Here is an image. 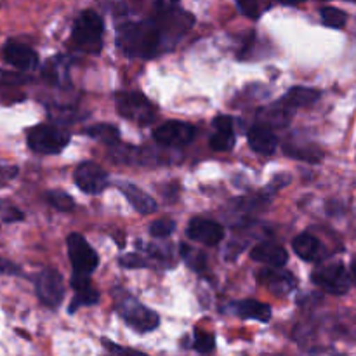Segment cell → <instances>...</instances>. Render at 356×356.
Here are the masks:
<instances>
[{
  "mask_svg": "<svg viewBox=\"0 0 356 356\" xmlns=\"http://www.w3.org/2000/svg\"><path fill=\"white\" fill-rule=\"evenodd\" d=\"M257 282L277 296H287L298 287V278L291 271L278 270V266H270L259 271Z\"/></svg>",
  "mask_w": 356,
  "mask_h": 356,
  "instance_id": "12",
  "label": "cell"
},
{
  "mask_svg": "<svg viewBox=\"0 0 356 356\" xmlns=\"http://www.w3.org/2000/svg\"><path fill=\"white\" fill-rule=\"evenodd\" d=\"M320 16H322V21L330 28H343L346 24V13H343L341 9H336V7H323L320 10Z\"/></svg>",
  "mask_w": 356,
  "mask_h": 356,
  "instance_id": "29",
  "label": "cell"
},
{
  "mask_svg": "<svg viewBox=\"0 0 356 356\" xmlns=\"http://www.w3.org/2000/svg\"><path fill=\"white\" fill-rule=\"evenodd\" d=\"M72 287L75 291V298H73L72 306H70V313H75L76 308H80V306H92L99 301V292L92 287L89 275L73 273Z\"/></svg>",
  "mask_w": 356,
  "mask_h": 356,
  "instance_id": "15",
  "label": "cell"
},
{
  "mask_svg": "<svg viewBox=\"0 0 356 356\" xmlns=\"http://www.w3.org/2000/svg\"><path fill=\"white\" fill-rule=\"evenodd\" d=\"M285 153L291 156H296V159H301V160H308V162L315 163L322 159V153H320L318 148L315 146H308V148H299V146L294 145H285Z\"/></svg>",
  "mask_w": 356,
  "mask_h": 356,
  "instance_id": "28",
  "label": "cell"
},
{
  "mask_svg": "<svg viewBox=\"0 0 356 356\" xmlns=\"http://www.w3.org/2000/svg\"><path fill=\"white\" fill-rule=\"evenodd\" d=\"M37 296L47 308H58L65 299V282L56 270H42L35 278Z\"/></svg>",
  "mask_w": 356,
  "mask_h": 356,
  "instance_id": "9",
  "label": "cell"
},
{
  "mask_svg": "<svg viewBox=\"0 0 356 356\" xmlns=\"http://www.w3.org/2000/svg\"><path fill=\"white\" fill-rule=\"evenodd\" d=\"M122 190V193L127 197V200L131 202V205L134 207V211H138L139 214H153L156 212V202L149 197L148 193L138 188L136 184L131 183H120L118 184Z\"/></svg>",
  "mask_w": 356,
  "mask_h": 356,
  "instance_id": "20",
  "label": "cell"
},
{
  "mask_svg": "<svg viewBox=\"0 0 356 356\" xmlns=\"http://www.w3.org/2000/svg\"><path fill=\"white\" fill-rule=\"evenodd\" d=\"M186 235L193 242L204 243V245L214 247L225 238V228L219 222L211 221V219H191L188 225Z\"/></svg>",
  "mask_w": 356,
  "mask_h": 356,
  "instance_id": "13",
  "label": "cell"
},
{
  "mask_svg": "<svg viewBox=\"0 0 356 356\" xmlns=\"http://www.w3.org/2000/svg\"><path fill=\"white\" fill-rule=\"evenodd\" d=\"M66 247H68V256L72 261V266L75 273L90 275L99 264L97 252L89 245L86 238L79 233H72L66 238Z\"/></svg>",
  "mask_w": 356,
  "mask_h": 356,
  "instance_id": "8",
  "label": "cell"
},
{
  "mask_svg": "<svg viewBox=\"0 0 356 356\" xmlns=\"http://www.w3.org/2000/svg\"><path fill=\"white\" fill-rule=\"evenodd\" d=\"M351 277L356 282V261H353V264H351Z\"/></svg>",
  "mask_w": 356,
  "mask_h": 356,
  "instance_id": "38",
  "label": "cell"
},
{
  "mask_svg": "<svg viewBox=\"0 0 356 356\" xmlns=\"http://www.w3.org/2000/svg\"><path fill=\"white\" fill-rule=\"evenodd\" d=\"M45 198H47V202L56 209V211L68 212L75 207V202H73V198L70 197L68 193H65V191L52 190L45 195Z\"/></svg>",
  "mask_w": 356,
  "mask_h": 356,
  "instance_id": "27",
  "label": "cell"
},
{
  "mask_svg": "<svg viewBox=\"0 0 356 356\" xmlns=\"http://www.w3.org/2000/svg\"><path fill=\"white\" fill-rule=\"evenodd\" d=\"M117 309L124 322L129 327H132L138 332H152L159 327L160 318L153 309L146 308L145 305L138 301V299L131 298V296L124 294L120 299H117Z\"/></svg>",
  "mask_w": 356,
  "mask_h": 356,
  "instance_id": "3",
  "label": "cell"
},
{
  "mask_svg": "<svg viewBox=\"0 0 356 356\" xmlns=\"http://www.w3.org/2000/svg\"><path fill=\"white\" fill-rule=\"evenodd\" d=\"M155 21L159 23L160 30H162L167 47H172L179 40L181 35H184L193 26L195 17L190 13H186V10L177 9V7H169V9L162 10Z\"/></svg>",
  "mask_w": 356,
  "mask_h": 356,
  "instance_id": "6",
  "label": "cell"
},
{
  "mask_svg": "<svg viewBox=\"0 0 356 356\" xmlns=\"http://www.w3.org/2000/svg\"><path fill=\"white\" fill-rule=\"evenodd\" d=\"M117 44L124 54L131 58H152L167 47L165 38L156 21L125 23L118 28Z\"/></svg>",
  "mask_w": 356,
  "mask_h": 356,
  "instance_id": "1",
  "label": "cell"
},
{
  "mask_svg": "<svg viewBox=\"0 0 356 356\" xmlns=\"http://www.w3.org/2000/svg\"><path fill=\"white\" fill-rule=\"evenodd\" d=\"M277 2H282V3H296V2H299V0H277Z\"/></svg>",
  "mask_w": 356,
  "mask_h": 356,
  "instance_id": "39",
  "label": "cell"
},
{
  "mask_svg": "<svg viewBox=\"0 0 356 356\" xmlns=\"http://www.w3.org/2000/svg\"><path fill=\"white\" fill-rule=\"evenodd\" d=\"M193 346L198 353H211L216 348V337L212 336V334L204 332V330H197V332H195Z\"/></svg>",
  "mask_w": 356,
  "mask_h": 356,
  "instance_id": "31",
  "label": "cell"
},
{
  "mask_svg": "<svg viewBox=\"0 0 356 356\" xmlns=\"http://www.w3.org/2000/svg\"><path fill=\"white\" fill-rule=\"evenodd\" d=\"M0 218L6 222H16L23 221L24 216L19 209H16L13 204H9V202H0Z\"/></svg>",
  "mask_w": 356,
  "mask_h": 356,
  "instance_id": "32",
  "label": "cell"
},
{
  "mask_svg": "<svg viewBox=\"0 0 356 356\" xmlns=\"http://www.w3.org/2000/svg\"><path fill=\"white\" fill-rule=\"evenodd\" d=\"M103 346L106 348L108 351H113V353H125V348H122V346H117V344L115 343H111V341H108V339H103Z\"/></svg>",
  "mask_w": 356,
  "mask_h": 356,
  "instance_id": "37",
  "label": "cell"
},
{
  "mask_svg": "<svg viewBox=\"0 0 356 356\" xmlns=\"http://www.w3.org/2000/svg\"><path fill=\"white\" fill-rule=\"evenodd\" d=\"M181 256L186 261V264L190 268H193L195 271H204L207 266V256H205L202 250L191 249L188 245H181Z\"/></svg>",
  "mask_w": 356,
  "mask_h": 356,
  "instance_id": "26",
  "label": "cell"
},
{
  "mask_svg": "<svg viewBox=\"0 0 356 356\" xmlns=\"http://www.w3.org/2000/svg\"><path fill=\"white\" fill-rule=\"evenodd\" d=\"M120 266L129 268V270H138V268H146L148 263L139 254H125L120 259Z\"/></svg>",
  "mask_w": 356,
  "mask_h": 356,
  "instance_id": "33",
  "label": "cell"
},
{
  "mask_svg": "<svg viewBox=\"0 0 356 356\" xmlns=\"http://www.w3.org/2000/svg\"><path fill=\"white\" fill-rule=\"evenodd\" d=\"M2 58L21 72H31L38 66L37 52L19 42H7L2 49Z\"/></svg>",
  "mask_w": 356,
  "mask_h": 356,
  "instance_id": "14",
  "label": "cell"
},
{
  "mask_svg": "<svg viewBox=\"0 0 356 356\" xmlns=\"http://www.w3.org/2000/svg\"><path fill=\"white\" fill-rule=\"evenodd\" d=\"M75 184L89 195H97L108 186L106 170L96 162H83L75 170Z\"/></svg>",
  "mask_w": 356,
  "mask_h": 356,
  "instance_id": "11",
  "label": "cell"
},
{
  "mask_svg": "<svg viewBox=\"0 0 356 356\" xmlns=\"http://www.w3.org/2000/svg\"><path fill=\"white\" fill-rule=\"evenodd\" d=\"M236 3H238L240 10H242L245 16L249 17H259L261 14V9H259V2L257 0H236Z\"/></svg>",
  "mask_w": 356,
  "mask_h": 356,
  "instance_id": "34",
  "label": "cell"
},
{
  "mask_svg": "<svg viewBox=\"0 0 356 356\" xmlns=\"http://www.w3.org/2000/svg\"><path fill=\"white\" fill-rule=\"evenodd\" d=\"M233 315L240 316L245 320H257V322H270L271 320V308L264 302L254 301V299H243V301L233 302L229 306Z\"/></svg>",
  "mask_w": 356,
  "mask_h": 356,
  "instance_id": "18",
  "label": "cell"
},
{
  "mask_svg": "<svg viewBox=\"0 0 356 356\" xmlns=\"http://www.w3.org/2000/svg\"><path fill=\"white\" fill-rule=\"evenodd\" d=\"M103 19L94 10H83L73 24L72 37L76 47L86 52H99L103 44Z\"/></svg>",
  "mask_w": 356,
  "mask_h": 356,
  "instance_id": "2",
  "label": "cell"
},
{
  "mask_svg": "<svg viewBox=\"0 0 356 356\" xmlns=\"http://www.w3.org/2000/svg\"><path fill=\"white\" fill-rule=\"evenodd\" d=\"M176 232V222L172 219H159V221L152 222L149 226V235L155 236V238H165V236H170Z\"/></svg>",
  "mask_w": 356,
  "mask_h": 356,
  "instance_id": "30",
  "label": "cell"
},
{
  "mask_svg": "<svg viewBox=\"0 0 356 356\" xmlns=\"http://www.w3.org/2000/svg\"><path fill=\"white\" fill-rule=\"evenodd\" d=\"M153 138H155V141L162 146L181 148V146H186L193 141L195 129L193 125L184 124V122L169 120L155 129Z\"/></svg>",
  "mask_w": 356,
  "mask_h": 356,
  "instance_id": "10",
  "label": "cell"
},
{
  "mask_svg": "<svg viewBox=\"0 0 356 356\" xmlns=\"http://www.w3.org/2000/svg\"><path fill=\"white\" fill-rule=\"evenodd\" d=\"M0 275H19V268L10 261L0 257Z\"/></svg>",
  "mask_w": 356,
  "mask_h": 356,
  "instance_id": "36",
  "label": "cell"
},
{
  "mask_svg": "<svg viewBox=\"0 0 356 356\" xmlns=\"http://www.w3.org/2000/svg\"><path fill=\"white\" fill-rule=\"evenodd\" d=\"M257 117L263 122V125H268L271 129H280L291 124L292 111L291 106H287L284 101H278L277 104H271V106L259 110Z\"/></svg>",
  "mask_w": 356,
  "mask_h": 356,
  "instance_id": "21",
  "label": "cell"
},
{
  "mask_svg": "<svg viewBox=\"0 0 356 356\" xmlns=\"http://www.w3.org/2000/svg\"><path fill=\"white\" fill-rule=\"evenodd\" d=\"M167 2H176V0H167Z\"/></svg>",
  "mask_w": 356,
  "mask_h": 356,
  "instance_id": "40",
  "label": "cell"
},
{
  "mask_svg": "<svg viewBox=\"0 0 356 356\" xmlns=\"http://www.w3.org/2000/svg\"><path fill=\"white\" fill-rule=\"evenodd\" d=\"M320 99V90L308 89V87H294L289 90L280 101H284L287 106L299 108V106H309V104L316 103Z\"/></svg>",
  "mask_w": 356,
  "mask_h": 356,
  "instance_id": "23",
  "label": "cell"
},
{
  "mask_svg": "<svg viewBox=\"0 0 356 356\" xmlns=\"http://www.w3.org/2000/svg\"><path fill=\"white\" fill-rule=\"evenodd\" d=\"M17 176V167L14 165H0V188L9 184Z\"/></svg>",
  "mask_w": 356,
  "mask_h": 356,
  "instance_id": "35",
  "label": "cell"
},
{
  "mask_svg": "<svg viewBox=\"0 0 356 356\" xmlns=\"http://www.w3.org/2000/svg\"><path fill=\"white\" fill-rule=\"evenodd\" d=\"M312 278L313 284L318 285L320 289H323V291L332 296H343L350 291V273L341 263L322 264L318 270H315Z\"/></svg>",
  "mask_w": 356,
  "mask_h": 356,
  "instance_id": "7",
  "label": "cell"
},
{
  "mask_svg": "<svg viewBox=\"0 0 356 356\" xmlns=\"http://www.w3.org/2000/svg\"><path fill=\"white\" fill-rule=\"evenodd\" d=\"M118 113L127 120L138 125L152 124L155 118V108L149 103L148 97L139 92H118L115 96Z\"/></svg>",
  "mask_w": 356,
  "mask_h": 356,
  "instance_id": "5",
  "label": "cell"
},
{
  "mask_svg": "<svg viewBox=\"0 0 356 356\" xmlns=\"http://www.w3.org/2000/svg\"><path fill=\"white\" fill-rule=\"evenodd\" d=\"M28 146L35 153L42 155H56L68 146L70 134L63 129L52 125H37L28 132Z\"/></svg>",
  "mask_w": 356,
  "mask_h": 356,
  "instance_id": "4",
  "label": "cell"
},
{
  "mask_svg": "<svg viewBox=\"0 0 356 356\" xmlns=\"http://www.w3.org/2000/svg\"><path fill=\"white\" fill-rule=\"evenodd\" d=\"M292 247H294V252L298 254L301 259L309 261V263H312V261H316L322 256V243H320L315 236L308 235V233L296 236Z\"/></svg>",
  "mask_w": 356,
  "mask_h": 356,
  "instance_id": "22",
  "label": "cell"
},
{
  "mask_svg": "<svg viewBox=\"0 0 356 356\" xmlns=\"http://www.w3.org/2000/svg\"><path fill=\"white\" fill-rule=\"evenodd\" d=\"M247 139H249L250 148L261 155H271V153L277 152V134L268 125H254L247 134Z\"/></svg>",
  "mask_w": 356,
  "mask_h": 356,
  "instance_id": "16",
  "label": "cell"
},
{
  "mask_svg": "<svg viewBox=\"0 0 356 356\" xmlns=\"http://www.w3.org/2000/svg\"><path fill=\"white\" fill-rule=\"evenodd\" d=\"M66 68H68V61L65 58H54L44 68V76L49 82L59 83L66 79Z\"/></svg>",
  "mask_w": 356,
  "mask_h": 356,
  "instance_id": "25",
  "label": "cell"
},
{
  "mask_svg": "<svg viewBox=\"0 0 356 356\" xmlns=\"http://www.w3.org/2000/svg\"><path fill=\"white\" fill-rule=\"evenodd\" d=\"M86 134L89 136V138L97 139V141L103 143V145L106 146H115L120 141V131H118L115 125L110 124L90 125V127L86 129Z\"/></svg>",
  "mask_w": 356,
  "mask_h": 356,
  "instance_id": "24",
  "label": "cell"
},
{
  "mask_svg": "<svg viewBox=\"0 0 356 356\" xmlns=\"http://www.w3.org/2000/svg\"><path fill=\"white\" fill-rule=\"evenodd\" d=\"M216 132L211 138V148L214 152H228L233 148L236 138L235 131H233V118L221 115V117H216L214 120Z\"/></svg>",
  "mask_w": 356,
  "mask_h": 356,
  "instance_id": "17",
  "label": "cell"
},
{
  "mask_svg": "<svg viewBox=\"0 0 356 356\" xmlns=\"http://www.w3.org/2000/svg\"><path fill=\"white\" fill-rule=\"evenodd\" d=\"M250 257L257 263H264L268 266H285L289 261L287 250L277 243H259L250 250Z\"/></svg>",
  "mask_w": 356,
  "mask_h": 356,
  "instance_id": "19",
  "label": "cell"
}]
</instances>
